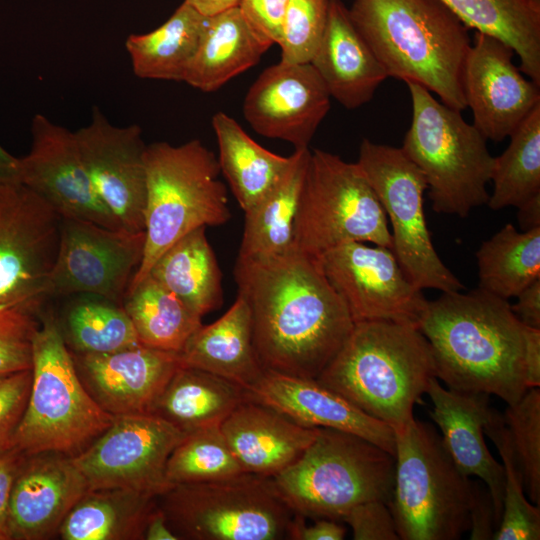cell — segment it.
Here are the masks:
<instances>
[{"label":"cell","instance_id":"obj_1","mask_svg":"<svg viewBox=\"0 0 540 540\" xmlns=\"http://www.w3.org/2000/svg\"><path fill=\"white\" fill-rule=\"evenodd\" d=\"M234 277L250 308L262 369L317 379L354 326L319 258L293 247L267 258L237 259Z\"/></svg>","mask_w":540,"mask_h":540},{"label":"cell","instance_id":"obj_2","mask_svg":"<svg viewBox=\"0 0 540 540\" xmlns=\"http://www.w3.org/2000/svg\"><path fill=\"white\" fill-rule=\"evenodd\" d=\"M418 329L429 343L436 378L447 388L517 402L528 390L526 326L508 300L477 288L428 301Z\"/></svg>","mask_w":540,"mask_h":540},{"label":"cell","instance_id":"obj_3","mask_svg":"<svg viewBox=\"0 0 540 540\" xmlns=\"http://www.w3.org/2000/svg\"><path fill=\"white\" fill-rule=\"evenodd\" d=\"M354 26L388 77L414 82L445 105L467 108L462 72L468 28L439 0H354Z\"/></svg>","mask_w":540,"mask_h":540},{"label":"cell","instance_id":"obj_4","mask_svg":"<svg viewBox=\"0 0 540 540\" xmlns=\"http://www.w3.org/2000/svg\"><path fill=\"white\" fill-rule=\"evenodd\" d=\"M436 377L428 341L414 326L362 321L316 379L393 431L415 417L413 408Z\"/></svg>","mask_w":540,"mask_h":540},{"label":"cell","instance_id":"obj_5","mask_svg":"<svg viewBox=\"0 0 540 540\" xmlns=\"http://www.w3.org/2000/svg\"><path fill=\"white\" fill-rule=\"evenodd\" d=\"M33 339L32 381L27 406L14 438L25 456H75L114 421L82 381L52 311L39 312Z\"/></svg>","mask_w":540,"mask_h":540},{"label":"cell","instance_id":"obj_6","mask_svg":"<svg viewBox=\"0 0 540 540\" xmlns=\"http://www.w3.org/2000/svg\"><path fill=\"white\" fill-rule=\"evenodd\" d=\"M145 166L144 254L128 289L144 279L180 238L199 227L222 225L231 217L218 159L199 140L146 146Z\"/></svg>","mask_w":540,"mask_h":540},{"label":"cell","instance_id":"obj_7","mask_svg":"<svg viewBox=\"0 0 540 540\" xmlns=\"http://www.w3.org/2000/svg\"><path fill=\"white\" fill-rule=\"evenodd\" d=\"M395 456L352 433L319 428L312 443L273 477L291 510L305 518L342 521L356 505L389 504Z\"/></svg>","mask_w":540,"mask_h":540},{"label":"cell","instance_id":"obj_8","mask_svg":"<svg viewBox=\"0 0 540 540\" xmlns=\"http://www.w3.org/2000/svg\"><path fill=\"white\" fill-rule=\"evenodd\" d=\"M388 504L402 540H458L469 531L474 481L456 467L434 426L414 418L395 431Z\"/></svg>","mask_w":540,"mask_h":540},{"label":"cell","instance_id":"obj_9","mask_svg":"<svg viewBox=\"0 0 540 540\" xmlns=\"http://www.w3.org/2000/svg\"><path fill=\"white\" fill-rule=\"evenodd\" d=\"M412 121L401 149L421 170L435 212L464 218L487 204L495 157L487 139L459 110L407 82Z\"/></svg>","mask_w":540,"mask_h":540},{"label":"cell","instance_id":"obj_10","mask_svg":"<svg viewBox=\"0 0 540 540\" xmlns=\"http://www.w3.org/2000/svg\"><path fill=\"white\" fill-rule=\"evenodd\" d=\"M157 498L179 539H289L295 517L272 477L249 472L217 481L172 485Z\"/></svg>","mask_w":540,"mask_h":540},{"label":"cell","instance_id":"obj_11","mask_svg":"<svg viewBox=\"0 0 540 540\" xmlns=\"http://www.w3.org/2000/svg\"><path fill=\"white\" fill-rule=\"evenodd\" d=\"M347 242L391 249L384 209L358 163L314 149L293 224V246L319 257Z\"/></svg>","mask_w":540,"mask_h":540},{"label":"cell","instance_id":"obj_12","mask_svg":"<svg viewBox=\"0 0 540 540\" xmlns=\"http://www.w3.org/2000/svg\"><path fill=\"white\" fill-rule=\"evenodd\" d=\"M358 165L390 222L391 250L408 278L421 290L463 291L464 285L435 250L424 213L426 179L401 148L364 139Z\"/></svg>","mask_w":540,"mask_h":540},{"label":"cell","instance_id":"obj_13","mask_svg":"<svg viewBox=\"0 0 540 540\" xmlns=\"http://www.w3.org/2000/svg\"><path fill=\"white\" fill-rule=\"evenodd\" d=\"M61 217L17 178L0 179V310L40 312Z\"/></svg>","mask_w":540,"mask_h":540},{"label":"cell","instance_id":"obj_14","mask_svg":"<svg viewBox=\"0 0 540 540\" xmlns=\"http://www.w3.org/2000/svg\"><path fill=\"white\" fill-rule=\"evenodd\" d=\"M184 436L154 414L119 415L71 458L88 490L121 488L158 497L171 487L165 475L167 460Z\"/></svg>","mask_w":540,"mask_h":540},{"label":"cell","instance_id":"obj_15","mask_svg":"<svg viewBox=\"0 0 540 540\" xmlns=\"http://www.w3.org/2000/svg\"><path fill=\"white\" fill-rule=\"evenodd\" d=\"M145 232L61 218L46 299L93 294L122 305L144 254Z\"/></svg>","mask_w":540,"mask_h":540},{"label":"cell","instance_id":"obj_16","mask_svg":"<svg viewBox=\"0 0 540 540\" xmlns=\"http://www.w3.org/2000/svg\"><path fill=\"white\" fill-rule=\"evenodd\" d=\"M318 258L354 323L391 321L419 327L428 300L390 248L347 242Z\"/></svg>","mask_w":540,"mask_h":540},{"label":"cell","instance_id":"obj_17","mask_svg":"<svg viewBox=\"0 0 540 540\" xmlns=\"http://www.w3.org/2000/svg\"><path fill=\"white\" fill-rule=\"evenodd\" d=\"M30 152L18 158L17 179L61 218L118 229L120 223L97 195L83 163L75 132L37 114Z\"/></svg>","mask_w":540,"mask_h":540},{"label":"cell","instance_id":"obj_18","mask_svg":"<svg viewBox=\"0 0 540 540\" xmlns=\"http://www.w3.org/2000/svg\"><path fill=\"white\" fill-rule=\"evenodd\" d=\"M91 183L121 227L144 231L146 145L138 125L116 127L94 108L91 122L75 132Z\"/></svg>","mask_w":540,"mask_h":540},{"label":"cell","instance_id":"obj_19","mask_svg":"<svg viewBox=\"0 0 540 540\" xmlns=\"http://www.w3.org/2000/svg\"><path fill=\"white\" fill-rule=\"evenodd\" d=\"M514 50L501 40L475 31L465 58L462 90L473 125L488 140L509 137L540 104L539 85L513 62Z\"/></svg>","mask_w":540,"mask_h":540},{"label":"cell","instance_id":"obj_20","mask_svg":"<svg viewBox=\"0 0 540 540\" xmlns=\"http://www.w3.org/2000/svg\"><path fill=\"white\" fill-rule=\"evenodd\" d=\"M330 94L311 63L280 61L249 88L243 113L258 134L308 148L330 109Z\"/></svg>","mask_w":540,"mask_h":540},{"label":"cell","instance_id":"obj_21","mask_svg":"<svg viewBox=\"0 0 540 540\" xmlns=\"http://www.w3.org/2000/svg\"><path fill=\"white\" fill-rule=\"evenodd\" d=\"M72 356L87 390L114 416L151 414L164 388L182 366L179 353L142 344L110 353Z\"/></svg>","mask_w":540,"mask_h":540},{"label":"cell","instance_id":"obj_22","mask_svg":"<svg viewBox=\"0 0 540 540\" xmlns=\"http://www.w3.org/2000/svg\"><path fill=\"white\" fill-rule=\"evenodd\" d=\"M87 490V483L71 456L57 453L26 456L11 492L10 539L41 540L54 535Z\"/></svg>","mask_w":540,"mask_h":540},{"label":"cell","instance_id":"obj_23","mask_svg":"<svg viewBox=\"0 0 540 540\" xmlns=\"http://www.w3.org/2000/svg\"><path fill=\"white\" fill-rule=\"evenodd\" d=\"M426 394L432 402L430 417L441 431L443 444L456 467L467 477H477L486 486L493 503L496 528L502 514L505 475L484 439V427L494 411L488 394L451 390L436 377Z\"/></svg>","mask_w":540,"mask_h":540},{"label":"cell","instance_id":"obj_24","mask_svg":"<svg viewBox=\"0 0 540 540\" xmlns=\"http://www.w3.org/2000/svg\"><path fill=\"white\" fill-rule=\"evenodd\" d=\"M248 399L266 404L308 428H331L360 436L395 455L391 427L365 414L316 379L264 371Z\"/></svg>","mask_w":540,"mask_h":540},{"label":"cell","instance_id":"obj_25","mask_svg":"<svg viewBox=\"0 0 540 540\" xmlns=\"http://www.w3.org/2000/svg\"><path fill=\"white\" fill-rule=\"evenodd\" d=\"M220 429L244 472L273 478L302 455L319 428L304 427L280 411L247 398Z\"/></svg>","mask_w":540,"mask_h":540},{"label":"cell","instance_id":"obj_26","mask_svg":"<svg viewBox=\"0 0 540 540\" xmlns=\"http://www.w3.org/2000/svg\"><path fill=\"white\" fill-rule=\"evenodd\" d=\"M310 63L330 96L347 109L369 102L388 77L341 0H329L325 31Z\"/></svg>","mask_w":540,"mask_h":540},{"label":"cell","instance_id":"obj_27","mask_svg":"<svg viewBox=\"0 0 540 540\" xmlns=\"http://www.w3.org/2000/svg\"><path fill=\"white\" fill-rule=\"evenodd\" d=\"M183 366L223 377L245 391L262 376L253 344L252 323L246 299L237 297L227 312L209 325H201L179 352Z\"/></svg>","mask_w":540,"mask_h":540},{"label":"cell","instance_id":"obj_28","mask_svg":"<svg viewBox=\"0 0 540 540\" xmlns=\"http://www.w3.org/2000/svg\"><path fill=\"white\" fill-rule=\"evenodd\" d=\"M267 50L238 7L206 16L201 40L184 82L203 92L216 91L256 65Z\"/></svg>","mask_w":540,"mask_h":540},{"label":"cell","instance_id":"obj_29","mask_svg":"<svg viewBox=\"0 0 540 540\" xmlns=\"http://www.w3.org/2000/svg\"><path fill=\"white\" fill-rule=\"evenodd\" d=\"M212 127L220 171L245 213L278 185L292 163V155L284 157L265 149L224 112L212 117Z\"/></svg>","mask_w":540,"mask_h":540},{"label":"cell","instance_id":"obj_30","mask_svg":"<svg viewBox=\"0 0 540 540\" xmlns=\"http://www.w3.org/2000/svg\"><path fill=\"white\" fill-rule=\"evenodd\" d=\"M245 399L239 385L208 371L180 366L156 401L151 414L185 434L220 426Z\"/></svg>","mask_w":540,"mask_h":540},{"label":"cell","instance_id":"obj_31","mask_svg":"<svg viewBox=\"0 0 540 540\" xmlns=\"http://www.w3.org/2000/svg\"><path fill=\"white\" fill-rule=\"evenodd\" d=\"M148 274L200 317L223 303L222 275L206 227L196 228L176 241Z\"/></svg>","mask_w":540,"mask_h":540},{"label":"cell","instance_id":"obj_32","mask_svg":"<svg viewBox=\"0 0 540 540\" xmlns=\"http://www.w3.org/2000/svg\"><path fill=\"white\" fill-rule=\"evenodd\" d=\"M311 150L295 149L292 163L278 185L245 212L237 259H260L283 254L293 246V224Z\"/></svg>","mask_w":540,"mask_h":540},{"label":"cell","instance_id":"obj_33","mask_svg":"<svg viewBox=\"0 0 540 540\" xmlns=\"http://www.w3.org/2000/svg\"><path fill=\"white\" fill-rule=\"evenodd\" d=\"M157 497L121 488L87 490L62 522L64 540L143 539Z\"/></svg>","mask_w":540,"mask_h":540},{"label":"cell","instance_id":"obj_34","mask_svg":"<svg viewBox=\"0 0 540 540\" xmlns=\"http://www.w3.org/2000/svg\"><path fill=\"white\" fill-rule=\"evenodd\" d=\"M468 29L509 45L519 69L540 86V7L531 0H439Z\"/></svg>","mask_w":540,"mask_h":540},{"label":"cell","instance_id":"obj_35","mask_svg":"<svg viewBox=\"0 0 540 540\" xmlns=\"http://www.w3.org/2000/svg\"><path fill=\"white\" fill-rule=\"evenodd\" d=\"M206 16L184 1L157 29L130 35L126 49L140 78L184 81L198 49Z\"/></svg>","mask_w":540,"mask_h":540},{"label":"cell","instance_id":"obj_36","mask_svg":"<svg viewBox=\"0 0 540 540\" xmlns=\"http://www.w3.org/2000/svg\"><path fill=\"white\" fill-rule=\"evenodd\" d=\"M122 307L144 346L179 353L201 318L151 275L128 289Z\"/></svg>","mask_w":540,"mask_h":540},{"label":"cell","instance_id":"obj_37","mask_svg":"<svg viewBox=\"0 0 540 540\" xmlns=\"http://www.w3.org/2000/svg\"><path fill=\"white\" fill-rule=\"evenodd\" d=\"M479 285L499 298H515L540 279V227L528 231L506 224L476 252Z\"/></svg>","mask_w":540,"mask_h":540},{"label":"cell","instance_id":"obj_38","mask_svg":"<svg viewBox=\"0 0 540 540\" xmlns=\"http://www.w3.org/2000/svg\"><path fill=\"white\" fill-rule=\"evenodd\" d=\"M58 324L72 353L104 354L141 344L122 305L93 294H75Z\"/></svg>","mask_w":540,"mask_h":540},{"label":"cell","instance_id":"obj_39","mask_svg":"<svg viewBox=\"0 0 540 540\" xmlns=\"http://www.w3.org/2000/svg\"><path fill=\"white\" fill-rule=\"evenodd\" d=\"M509 138L506 150L494 160L487 202L493 210L519 207L540 194V104Z\"/></svg>","mask_w":540,"mask_h":540},{"label":"cell","instance_id":"obj_40","mask_svg":"<svg viewBox=\"0 0 540 540\" xmlns=\"http://www.w3.org/2000/svg\"><path fill=\"white\" fill-rule=\"evenodd\" d=\"M243 472L220 426H211L185 434L167 460L165 475L172 486L217 481Z\"/></svg>","mask_w":540,"mask_h":540},{"label":"cell","instance_id":"obj_41","mask_svg":"<svg viewBox=\"0 0 540 540\" xmlns=\"http://www.w3.org/2000/svg\"><path fill=\"white\" fill-rule=\"evenodd\" d=\"M502 459L505 484L500 522L494 540H539L540 506L531 504L525 496L522 477L518 469L503 414L495 410L484 427Z\"/></svg>","mask_w":540,"mask_h":540},{"label":"cell","instance_id":"obj_42","mask_svg":"<svg viewBox=\"0 0 540 540\" xmlns=\"http://www.w3.org/2000/svg\"><path fill=\"white\" fill-rule=\"evenodd\" d=\"M525 494L540 506V390L529 388L503 414Z\"/></svg>","mask_w":540,"mask_h":540},{"label":"cell","instance_id":"obj_43","mask_svg":"<svg viewBox=\"0 0 540 540\" xmlns=\"http://www.w3.org/2000/svg\"><path fill=\"white\" fill-rule=\"evenodd\" d=\"M329 0H288L278 45L281 61L310 63L322 40Z\"/></svg>","mask_w":540,"mask_h":540},{"label":"cell","instance_id":"obj_44","mask_svg":"<svg viewBox=\"0 0 540 540\" xmlns=\"http://www.w3.org/2000/svg\"><path fill=\"white\" fill-rule=\"evenodd\" d=\"M39 326V312L0 310V377L32 369L33 339Z\"/></svg>","mask_w":540,"mask_h":540},{"label":"cell","instance_id":"obj_45","mask_svg":"<svg viewBox=\"0 0 540 540\" xmlns=\"http://www.w3.org/2000/svg\"><path fill=\"white\" fill-rule=\"evenodd\" d=\"M32 381V370L0 377V454L14 448V438L24 415Z\"/></svg>","mask_w":540,"mask_h":540},{"label":"cell","instance_id":"obj_46","mask_svg":"<svg viewBox=\"0 0 540 540\" xmlns=\"http://www.w3.org/2000/svg\"><path fill=\"white\" fill-rule=\"evenodd\" d=\"M354 540H399L388 504L372 500L353 507L342 519Z\"/></svg>","mask_w":540,"mask_h":540},{"label":"cell","instance_id":"obj_47","mask_svg":"<svg viewBox=\"0 0 540 540\" xmlns=\"http://www.w3.org/2000/svg\"><path fill=\"white\" fill-rule=\"evenodd\" d=\"M288 0H240L238 8L257 38L266 46L278 44Z\"/></svg>","mask_w":540,"mask_h":540},{"label":"cell","instance_id":"obj_48","mask_svg":"<svg viewBox=\"0 0 540 540\" xmlns=\"http://www.w3.org/2000/svg\"><path fill=\"white\" fill-rule=\"evenodd\" d=\"M26 456L15 448L0 454V540H10V498L17 472Z\"/></svg>","mask_w":540,"mask_h":540},{"label":"cell","instance_id":"obj_49","mask_svg":"<svg viewBox=\"0 0 540 540\" xmlns=\"http://www.w3.org/2000/svg\"><path fill=\"white\" fill-rule=\"evenodd\" d=\"M496 530L494 508L487 488L474 481V497L470 511V539H492Z\"/></svg>","mask_w":540,"mask_h":540},{"label":"cell","instance_id":"obj_50","mask_svg":"<svg viewBox=\"0 0 540 540\" xmlns=\"http://www.w3.org/2000/svg\"><path fill=\"white\" fill-rule=\"evenodd\" d=\"M345 535L346 528L338 521L321 518L308 525L305 517L296 513L289 531L292 540H342Z\"/></svg>","mask_w":540,"mask_h":540},{"label":"cell","instance_id":"obj_51","mask_svg":"<svg viewBox=\"0 0 540 540\" xmlns=\"http://www.w3.org/2000/svg\"><path fill=\"white\" fill-rule=\"evenodd\" d=\"M510 304L517 319L526 327L540 329V279L523 289Z\"/></svg>","mask_w":540,"mask_h":540},{"label":"cell","instance_id":"obj_52","mask_svg":"<svg viewBox=\"0 0 540 540\" xmlns=\"http://www.w3.org/2000/svg\"><path fill=\"white\" fill-rule=\"evenodd\" d=\"M526 385L529 388L540 386V329L526 327L525 345Z\"/></svg>","mask_w":540,"mask_h":540},{"label":"cell","instance_id":"obj_53","mask_svg":"<svg viewBox=\"0 0 540 540\" xmlns=\"http://www.w3.org/2000/svg\"><path fill=\"white\" fill-rule=\"evenodd\" d=\"M143 539L147 540H178L179 538L170 528L162 509L156 505L150 512Z\"/></svg>","mask_w":540,"mask_h":540},{"label":"cell","instance_id":"obj_54","mask_svg":"<svg viewBox=\"0 0 540 540\" xmlns=\"http://www.w3.org/2000/svg\"><path fill=\"white\" fill-rule=\"evenodd\" d=\"M518 208V222L522 231L540 227V194L524 202Z\"/></svg>","mask_w":540,"mask_h":540},{"label":"cell","instance_id":"obj_55","mask_svg":"<svg viewBox=\"0 0 540 540\" xmlns=\"http://www.w3.org/2000/svg\"><path fill=\"white\" fill-rule=\"evenodd\" d=\"M201 14L211 16L227 9L237 7L240 0H185Z\"/></svg>","mask_w":540,"mask_h":540},{"label":"cell","instance_id":"obj_56","mask_svg":"<svg viewBox=\"0 0 540 540\" xmlns=\"http://www.w3.org/2000/svg\"><path fill=\"white\" fill-rule=\"evenodd\" d=\"M18 158L0 145V179L17 178Z\"/></svg>","mask_w":540,"mask_h":540},{"label":"cell","instance_id":"obj_57","mask_svg":"<svg viewBox=\"0 0 540 540\" xmlns=\"http://www.w3.org/2000/svg\"><path fill=\"white\" fill-rule=\"evenodd\" d=\"M533 4L540 7V0H531Z\"/></svg>","mask_w":540,"mask_h":540}]
</instances>
